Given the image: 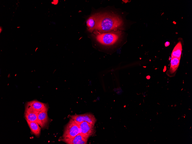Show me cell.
Here are the masks:
<instances>
[{
  "mask_svg": "<svg viewBox=\"0 0 192 144\" xmlns=\"http://www.w3.org/2000/svg\"><path fill=\"white\" fill-rule=\"evenodd\" d=\"M122 20L117 16L108 14H100L96 30L100 33L110 32L122 24Z\"/></svg>",
  "mask_w": 192,
  "mask_h": 144,
  "instance_id": "cell-1",
  "label": "cell"
},
{
  "mask_svg": "<svg viewBox=\"0 0 192 144\" xmlns=\"http://www.w3.org/2000/svg\"><path fill=\"white\" fill-rule=\"evenodd\" d=\"M96 40L101 44L105 45H110L116 42L120 38L121 33L120 31L100 33L95 32Z\"/></svg>",
  "mask_w": 192,
  "mask_h": 144,
  "instance_id": "cell-2",
  "label": "cell"
},
{
  "mask_svg": "<svg viewBox=\"0 0 192 144\" xmlns=\"http://www.w3.org/2000/svg\"><path fill=\"white\" fill-rule=\"evenodd\" d=\"M80 133V130L79 126L76 122L71 118L64 128L62 138H72Z\"/></svg>",
  "mask_w": 192,
  "mask_h": 144,
  "instance_id": "cell-3",
  "label": "cell"
},
{
  "mask_svg": "<svg viewBox=\"0 0 192 144\" xmlns=\"http://www.w3.org/2000/svg\"><path fill=\"white\" fill-rule=\"evenodd\" d=\"M76 123L79 127L80 135L84 138L88 139L94 134V126L86 121Z\"/></svg>",
  "mask_w": 192,
  "mask_h": 144,
  "instance_id": "cell-4",
  "label": "cell"
},
{
  "mask_svg": "<svg viewBox=\"0 0 192 144\" xmlns=\"http://www.w3.org/2000/svg\"><path fill=\"white\" fill-rule=\"evenodd\" d=\"M71 118L76 123L86 121L94 126L96 120L94 116L90 113L75 114L71 116Z\"/></svg>",
  "mask_w": 192,
  "mask_h": 144,
  "instance_id": "cell-5",
  "label": "cell"
},
{
  "mask_svg": "<svg viewBox=\"0 0 192 144\" xmlns=\"http://www.w3.org/2000/svg\"><path fill=\"white\" fill-rule=\"evenodd\" d=\"M39 112L37 111L30 106L26 104L24 112V116L26 121L37 122Z\"/></svg>",
  "mask_w": 192,
  "mask_h": 144,
  "instance_id": "cell-6",
  "label": "cell"
},
{
  "mask_svg": "<svg viewBox=\"0 0 192 144\" xmlns=\"http://www.w3.org/2000/svg\"><path fill=\"white\" fill-rule=\"evenodd\" d=\"M99 15V14H96L91 16L87 20V25L89 31L92 32L94 30L97 29Z\"/></svg>",
  "mask_w": 192,
  "mask_h": 144,
  "instance_id": "cell-7",
  "label": "cell"
},
{
  "mask_svg": "<svg viewBox=\"0 0 192 144\" xmlns=\"http://www.w3.org/2000/svg\"><path fill=\"white\" fill-rule=\"evenodd\" d=\"M26 104L30 106L34 110L39 112L48 111V107L47 105L37 100H34L28 102Z\"/></svg>",
  "mask_w": 192,
  "mask_h": 144,
  "instance_id": "cell-8",
  "label": "cell"
},
{
  "mask_svg": "<svg viewBox=\"0 0 192 144\" xmlns=\"http://www.w3.org/2000/svg\"><path fill=\"white\" fill-rule=\"evenodd\" d=\"M61 140L68 144H86L87 139H86L79 134L72 138L62 139Z\"/></svg>",
  "mask_w": 192,
  "mask_h": 144,
  "instance_id": "cell-9",
  "label": "cell"
},
{
  "mask_svg": "<svg viewBox=\"0 0 192 144\" xmlns=\"http://www.w3.org/2000/svg\"><path fill=\"white\" fill-rule=\"evenodd\" d=\"M48 119L47 111L41 112L38 114L37 122L41 127L43 128L47 125Z\"/></svg>",
  "mask_w": 192,
  "mask_h": 144,
  "instance_id": "cell-10",
  "label": "cell"
},
{
  "mask_svg": "<svg viewBox=\"0 0 192 144\" xmlns=\"http://www.w3.org/2000/svg\"><path fill=\"white\" fill-rule=\"evenodd\" d=\"M26 121L32 132L36 136H39L40 134L41 128L38 123L36 122Z\"/></svg>",
  "mask_w": 192,
  "mask_h": 144,
  "instance_id": "cell-11",
  "label": "cell"
},
{
  "mask_svg": "<svg viewBox=\"0 0 192 144\" xmlns=\"http://www.w3.org/2000/svg\"><path fill=\"white\" fill-rule=\"evenodd\" d=\"M182 50L181 43L179 42L174 48L172 53L171 57H175L180 59Z\"/></svg>",
  "mask_w": 192,
  "mask_h": 144,
  "instance_id": "cell-12",
  "label": "cell"
},
{
  "mask_svg": "<svg viewBox=\"0 0 192 144\" xmlns=\"http://www.w3.org/2000/svg\"><path fill=\"white\" fill-rule=\"evenodd\" d=\"M180 58L175 57H171L170 71L173 73L176 70L179 66L180 61Z\"/></svg>",
  "mask_w": 192,
  "mask_h": 144,
  "instance_id": "cell-13",
  "label": "cell"
},
{
  "mask_svg": "<svg viewBox=\"0 0 192 144\" xmlns=\"http://www.w3.org/2000/svg\"><path fill=\"white\" fill-rule=\"evenodd\" d=\"M170 45V43L168 42H166L165 43V45L166 47Z\"/></svg>",
  "mask_w": 192,
  "mask_h": 144,
  "instance_id": "cell-14",
  "label": "cell"
}]
</instances>
